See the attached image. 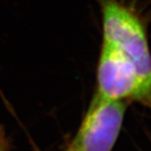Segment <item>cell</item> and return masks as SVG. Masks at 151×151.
<instances>
[{
  "label": "cell",
  "mask_w": 151,
  "mask_h": 151,
  "mask_svg": "<svg viewBox=\"0 0 151 151\" xmlns=\"http://www.w3.org/2000/svg\"><path fill=\"white\" fill-rule=\"evenodd\" d=\"M102 14L103 41L131 60L151 86V51L141 18L120 0H97Z\"/></svg>",
  "instance_id": "1"
},
{
  "label": "cell",
  "mask_w": 151,
  "mask_h": 151,
  "mask_svg": "<svg viewBox=\"0 0 151 151\" xmlns=\"http://www.w3.org/2000/svg\"><path fill=\"white\" fill-rule=\"evenodd\" d=\"M95 94L108 100L134 101L151 108V86L131 60L104 41L97 62Z\"/></svg>",
  "instance_id": "2"
},
{
  "label": "cell",
  "mask_w": 151,
  "mask_h": 151,
  "mask_svg": "<svg viewBox=\"0 0 151 151\" xmlns=\"http://www.w3.org/2000/svg\"><path fill=\"white\" fill-rule=\"evenodd\" d=\"M129 102L94 93L81 126L65 151H111L119 137Z\"/></svg>",
  "instance_id": "3"
},
{
  "label": "cell",
  "mask_w": 151,
  "mask_h": 151,
  "mask_svg": "<svg viewBox=\"0 0 151 151\" xmlns=\"http://www.w3.org/2000/svg\"><path fill=\"white\" fill-rule=\"evenodd\" d=\"M9 141L7 139L4 129L0 127V151H9Z\"/></svg>",
  "instance_id": "4"
}]
</instances>
